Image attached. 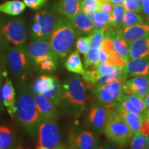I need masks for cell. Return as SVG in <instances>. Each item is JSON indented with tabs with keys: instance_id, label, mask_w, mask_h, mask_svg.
Wrapping results in <instances>:
<instances>
[{
	"instance_id": "30bf717a",
	"label": "cell",
	"mask_w": 149,
	"mask_h": 149,
	"mask_svg": "<svg viewBox=\"0 0 149 149\" xmlns=\"http://www.w3.org/2000/svg\"><path fill=\"white\" fill-rule=\"evenodd\" d=\"M99 146L97 137L93 132L81 128L70 130L68 149H98Z\"/></svg>"
},
{
	"instance_id": "4fadbf2b",
	"label": "cell",
	"mask_w": 149,
	"mask_h": 149,
	"mask_svg": "<svg viewBox=\"0 0 149 149\" xmlns=\"http://www.w3.org/2000/svg\"><path fill=\"white\" fill-rule=\"evenodd\" d=\"M57 13L55 10H44L35 15L33 21L37 22L40 26L39 40H49L59 17Z\"/></svg>"
},
{
	"instance_id": "7bdbcfd3",
	"label": "cell",
	"mask_w": 149,
	"mask_h": 149,
	"mask_svg": "<svg viewBox=\"0 0 149 149\" xmlns=\"http://www.w3.org/2000/svg\"><path fill=\"white\" fill-rule=\"evenodd\" d=\"M113 8H114V4H113L110 1H107V2L101 3V5H100V8H99L98 10L111 13L113 10Z\"/></svg>"
},
{
	"instance_id": "8fae6325",
	"label": "cell",
	"mask_w": 149,
	"mask_h": 149,
	"mask_svg": "<svg viewBox=\"0 0 149 149\" xmlns=\"http://www.w3.org/2000/svg\"><path fill=\"white\" fill-rule=\"evenodd\" d=\"M27 52L31 62L37 68L46 59L57 57L52 50L48 40H33L29 44Z\"/></svg>"
},
{
	"instance_id": "8d00e7d4",
	"label": "cell",
	"mask_w": 149,
	"mask_h": 149,
	"mask_svg": "<svg viewBox=\"0 0 149 149\" xmlns=\"http://www.w3.org/2000/svg\"><path fill=\"white\" fill-rule=\"evenodd\" d=\"M101 2L97 0H83L81 3V10L86 15L93 13L100 8Z\"/></svg>"
},
{
	"instance_id": "52a82bcc",
	"label": "cell",
	"mask_w": 149,
	"mask_h": 149,
	"mask_svg": "<svg viewBox=\"0 0 149 149\" xmlns=\"http://www.w3.org/2000/svg\"><path fill=\"white\" fill-rule=\"evenodd\" d=\"M1 32L6 40L14 46L22 45L26 41L25 22L22 18L11 19L1 26Z\"/></svg>"
},
{
	"instance_id": "9a60e30c",
	"label": "cell",
	"mask_w": 149,
	"mask_h": 149,
	"mask_svg": "<svg viewBox=\"0 0 149 149\" xmlns=\"http://www.w3.org/2000/svg\"><path fill=\"white\" fill-rule=\"evenodd\" d=\"M124 75L126 79L137 76H148L149 57L130 59L124 65Z\"/></svg>"
},
{
	"instance_id": "9c48e42d",
	"label": "cell",
	"mask_w": 149,
	"mask_h": 149,
	"mask_svg": "<svg viewBox=\"0 0 149 149\" xmlns=\"http://www.w3.org/2000/svg\"><path fill=\"white\" fill-rule=\"evenodd\" d=\"M111 104L95 102L91 106L87 115V124L91 130L98 134H103L107 124Z\"/></svg>"
},
{
	"instance_id": "5b68a950",
	"label": "cell",
	"mask_w": 149,
	"mask_h": 149,
	"mask_svg": "<svg viewBox=\"0 0 149 149\" xmlns=\"http://www.w3.org/2000/svg\"><path fill=\"white\" fill-rule=\"evenodd\" d=\"M6 63L15 79L21 82L27 79L33 64L24 44L9 48L6 54Z\"/></svg>"
},
{
	"instance_id": "b9f144b4",
	"label": "cell",
	"mask_w": 149,
	"mask_h": 149,
	"mask_svg": "<svg viewBox=\"0 0 149 149\" xmlns=\"http://www.w3.org/2000/svg\"><path fill=\"white\" fill-rule=\"evenodd\" d=\"M138 131L141 132V133H143L147 137H148L149 136V122L148 120H146V119L143 118L142 122L141 123L140 127Z\"/></svg>"
},
{
	"instance_id": "1f68e13d",
	"label": "cell",
	"mask_w": 149,
	"mask_h": 149,
	"mask_svg": "<svg viewBox=\"0 0 149 149\" xmlns=\"http://www.w3.org/2000/svg\"><path fill=\"white\" fill-rule=\"evenodd\" d=\"M143 22H144V18L141 15L137 13L126 10L124 12V19H123L122 29L132 26L140 24Z\"/></svg>"
},
{
	"instance_id": "83f0119b",
	"label": "cell",
	"mask_w": 149,
	"mask_h": 149,
	"mask_svg": "<svg viewBox=\"0 0 149 149\" xmlns=\"http://www.w3.org/2000/svg\"><path fill=\"white\" fill-rule=\"evenodd\" d=\"M26 5L19 0H12L0 4V13L12 16H17L24 12Z\"/></svg>"
},
{
	"instance_id": "816d5d0a",
	"label": "cell",
	"mask_w": 149,
	"mask_h": 149,
	"mask_svg": "<svg viewBox=\"0 0 149 149\" xmlns=\"http://www.w3.org/2000/svg\"><path fill=\"white\" fill-rule=\"evenodd\" d=\"M97 1L101 3H103V2H107V1H109V0H97Z\"/></svg>"
},
{
	"instance_id": "3957f363",
	"label": "cell",
	"mask_w": 149,
	"mask_h": 149,
	"mask_svg": "<svg viewBox=\"0 0 149 149\" xmlns=\"http://www.w3.org/2000/svg\"><path fill=\"white\" fill-rule=\"evenodd\" d=\"M77 35L71 20L62 15L59 17L48 41L52 50L61 60L70 54Z\"/></svg>"
},
{
	"instance_id": "ba28073f",
	"label": "cell",
	"mask_w": 149,
	"mask_h": 149,
	"mask_svg": "<svg viewBox=\"0 0 149 149\" xmlns=\"http://www.w3.org/2000/svg\"><path fill=\"white\" fill-rule=\"evenodd\" d=\"M126 80L125 77L122 76L107 84L93 87V93L97 101L103 104H112L117 101L124 94L123 86Z\"/></svg>"
},
{
	"instance_id": "c3c4849f",
	"label": "cell",
	"mask_w": 149,
	"mask_h": 149,
	"mask_svg": "<svg viewBox=\"0 0 149 149\" xmlns=\"http://www.w3.org/2000/svg\"><path fill=\"white\" fill-rule=\"evenodd\" d=\"M124 0H109V1L113 4H117V3H121L124 1Z\"/></svg>"
},
{
	"instance_id": "7dc6e473",
	"label": "cell",
	"mask_w": 149,
	"mask_h": 149,
	"mask_svg": "<svg viewBox=\"0 0 149 149\" xmlns=\"http://www.w3.org/2000/svg\"><path fill=\"white\" fill-rule=\"evenodd\" d=\"M144 118L149 122V108H148L146 111L144 113Z\"/></svg>"
},
{
	"instance_id": "681fc988",
	"label": "cell",
	"mask_w": 149,
	"mask_h": 149,
	"mask_svg": "<svg viewBox=\"0 0 149 149\" xmlns=\"http://www.w3.org/2000/svg\"><path fill=\"white\" fill-rule=\"evenodd\" d=\"M144 100L145 104H146V105L147 106V107L149 108V94L144 99Z\"/></svg>"
},
{
	"instance_id": "680465c9",
	"label": "cell",
	"mask_w": 149,
	"mask_h": 149,
	"mask_svg": "<svg viewBox=\"0 0 149 149\" xmlns=\"http://www.w3.org/2000/svg\"><path fill=\"white\" fill-rule=\"evenodd\" d=\"M148 76H149V75H148Z\"/></svg>"
},
{
	"instance_id": "6da1fadb",
	"label": "cell",
	"mask_w": 149,
	"mask_h": 149,
	"mask_svg": "<svg viewBox=\"0 0 149 149\" xmlns=\"http://www.w3.org/2000/svg\"><path fill=\"white\" fill-rule=\"evenodd\" d=\"M15 116L30 135L33 137L37 135L42 117L37 108L33 91L26 85L19 90Z\"/></svg>"
},
{
	"instance_id": "9f6ffc18",
	"label": "cell",
	"mask_w": 149,
	"mask_h": 149,
	"mask_svg": "<svg viewBox=\"0 0 149 149\" xmlns=\"http://www.w3.org/2000/svg\"><path fill=\"white\" fill-rule=\"evenodd\" d=\"M17 149H23V148H17Z\"/></svg>"
},
{
	"instance_id": "bcb514c9",
	"label": "cell",
	"mask_w": 149,
	"mask_h": 149,
	"mask_svg": "<svg viewBox=\"0 0 149 149\" xmlns=\"http://www.w3.org/2000/svg\"><path fill=\"white\" fill-rule=\"evenodd\" d=\"M3 86L1 85V77H0V109H3Z\"/></svg>"
},
{
	"instance_id": "8992f818",
	"label": "cell",
	"mask_w": 149,
	"mask_h": 149,
	"mask_svg": "<svg viewBox=\"0 0 149 149\" xmlns=\"http://www.w3.org/2000/svg\"><path fill=\"white\" fill-rule=\"evenodd\" d=\"M39 146L55 149L61 144V136L57 120L42 119L38 127Z\"/></svg>"
},
{
	"instance_id": "d590c367",
	"label": "cell",
	"mask_w": 149,
	"mask_h": 149,
	"mask_svg": "<svg viewBox=\"0 0 149 149\" xmlns=\"http://www.w3.org/2000/svg\"><path fill=\"white\" fill-rule=\"evenodd\" d=\"M58 57H49L41 63L37 68L46 72H52L57 69L58 66Z\"/></svg>"
},
{
	"instance_id": "ab89813d",
	"label": "cell",
	"mask_w": 149,
	"mask_h": 149,
	"mask_svg": "<svg viewBox=\"0 0 149 149\" xmlns=\"http://www.w3.org/2000/svg\"><path fill=\"white\" fill-rule=\"evenodd\" d=\"M122 5L124 6L126 10L132 11L137 13L141 12V6L139 4L137 0H124L122 2Z\"/></svg>"
},
{
	"instance_id": "6f0895ef",
	"label": "cell",
	"mask_w": 149,
	"mask_h": 149,
	"mask_svg": "<svg viewBox=\"0 0 149 149\" xmlns=\"http://www.w3.org/2000/svg\"><path fill=\"white\" fill-rule=\"evenodd\" d=\"M67 149H68V148H67Z\"/></svg>"
},
{
	"instance_id": "4316f807",
	"label": "cell",
	"mask_w": 149,
	"mask_h": 149,
	"mask_svg": "<svg viewBox=\"0 0 149 149\" xmlns=\"http://www.w3.org/2000/svg\"><path fill=\"white\" fill-rule=\"evenodd\" d=\"M16 141L15 135L10 128L0 126V149H16Z\"/></svg>"
},
{
	"instance_id": "7a4b0ae2",
	"label": "cell",
	"mask_w": 149,
	"mask_h": 149,
	"mask_svg": "<svg viewBox=\"0 0 149 149\" xmlns=\"http://www.w3.org/2000/svg\"><path fill=\"white\" fill-rule=\"evenodd\" d=\"M86 87L81 78L71 75L61 85L60 107L65 112L77 117L86 107Z\"/></svg>"
},
{
	"instance_id": "f35d334b",
	"label": "cell",
	"mask_w": 149,
	"mask_h": 149,
	"mask_svg": "<svg viewBox=\"0 0 149 149\" xmlns=\"http://www.w3.org/2000/svg\"><path fill=\"white\" fill-rule=\"evenodd\" d=\"M117 102H118L126 110V111L135 113V114L139 115V116H141V117L144 118V113H141L140 111H139V110L137 109L127 98H126L125 94H123L118 99Z\"/></svg>"
},
{
	"instance_id": "f546056e",
	"label": "cell",
	"mask_w": 149,
	"mask_h": 149,
	"mask_svg": "<svg viewBox=\"0 0 149 149\" xmlns=\"http://www.w3.org/2000/svg\"><path fill=\"white\" fill-rule=\"evenodd\" d=\"M84 56V64L86 70L97 66L100 56V48H90L88 53Z\"/></svg>"
},
{
	"instance_id": "44dd1931",
	"label": "cell",
	"mask_w": 149,
	"mask_h": 149,
	"mask_svg": "<svg viewBox=\"0 0 149 149\" xmlns=\"http://www.w3.org/2000/svg\"><path fill=\"white\" fill-rule=\"evenodd\" d=\"M111 104L113 107L118 111V113L124 119L127 125L129 126L133 133H135L138 131L139 127H140L141 123L143 120V117L136 115L135 113H131V112L126 111L117 101L113 102Z\"/></svg>"
},
{
	"instance_id": "d6a6232c",
	"label": "cell",
	"mask_w": 149,
	"mask_h": 149,
	"mask_svg": "<svg viewBox=\"0 0 149 149\" xmlns=\"http://www.w3.org/2000/svg\"><path fill=\"white\" fill-rule=\"evenodd\" d=\"M54 104L56 107H60L61 102V85L60 81L56 84L53 90L42 95Z\"/></svg>"
},
{
	"instance_id": "db71d44e",
	"label": "cell",
	"mask_w": 149,
	"mask_h": 149,
	"mask_svg": "<svg viewBox=\"0 0 149 149\" xmlns=\"http://www.w3.org/2000/svg\"><path fill=\"white\" fill-rule=\"evenodd\" d=\"M137 2L139 3V4L141 6V2H142V0H137Z\"/></svg>"
},
{
	"instance_id": "60d3db41",
	"label": "cell",
	"mask_w": 149,
	"mask_h": 149,
	"mask_svg": "<svg viewBox=\"0 0 149 149\" xmlns=\"http://www.w3.org/2000/svg\"><path fill=\"white\" fill-rule=\"evenodd\" d=\"M48 0H23V2L26 6L30 8L38 10L42 8Z\"/></svg>"
},
{
	"instance_id": "e575fe53",
	"label": "cell",
	"mask_w": 149,
	"mask_h": 149,
	"mask_svg": "<svg viewBox=\"0 0 149 149\" xmlns=\"http://www.w3.org/2000/svg\"><path fill=\"white\" fill-rule=\"evenodd\" d=\"M75 46L79 53L85 55L91 48V38L89 36L80 37L76 40Z\"/></svg>"
},
{
	"instance_id": "836d02e7",
	"label": "cell",
	"mask_w": 149,
	"mask_h": 149,
	"mask_svg": "<svg viewBox=\"0 0 149 149\" xmlns=\"http://www.w3.org/2000/svg\"><path fill=\"white\" fill-rule=\"evenodd\" d=\"M107 29H95L92 34L90 35L91 48H100L103 42L105 32Z\"/></svg>"
},
{
	"instance_id": "603a6c76",
	"label": "cell",
	"mask_w": 149,
	"mask_h": 149,
	"mask_svg": "<svg viewBox=\"0 0 149 149\" xmlns=\"http://www.w3.org/2000/svg\"><path fill=\"white\" fill-rule=\"evenodd\" d=\"M58 82H59V80L57 77L51 75H41L33 82L32 91L34 93L43 95L53 90Z\"/></svg>"
},
{
	"instance_id": "5bb4252c",
	"label": "cell",
	"mask_w": 149,
	"mask_h": 149,
	"mask_svg": "<svg viewBox=\"0 0 149 149\" xmlns=\"http://www.w3.org/2000/svg\"><path fill=\"white\" fill-rule=\"evenodd\" d=\"M123 91L125 95L135 94L144 99L149 94V76H137L126 79Z\"/></svg>"
},
{
	"instance_id": "4dcf8cb0",
	"label": "cell",
	"mask_w": 149,
	"mask_h": 149,
	"mask_svg": "<svg viewBox=\"0 0 149 149\" xmlns=\"http://www.w3.org/2000/svg\"><path fill=\"white\" fill-rule=\"evenodd\" d=\"M130 149H148V137L137 131L134 133L130 142Z\"/></svg>"
},
{
	"instance_id": "e0dca14e",
	"label": "cell",
	"mask_w": 149,
	"mask_h": 149,
	"mask_svg": "<svg viewBox=\"0 0 149 149\" xmlns=\"http://www.w3.org/2000/svg\"><path fill=\"white\" fill-rule=\"evenodd\" d=\"M37 108L42 119L57 120V107L51 100L41 94L33 93Z\"/></svg>"
},
{
	"instance_id": "f907efd6",
	"label": "cell",
	"mask_w": 149,
	"mask_h": 149,
	"mask_svg": "<svg viewBox=\"0 0 149 149\" xmlns=\"http://www.w3.org/2000/svg\"><path fill=\"white\" fill-rule=\"evenodd\" d=\"M55 149H67V147L65 146L63 144H59L57 148H55Z\"/></svg>"
},
{
	"instance_id": "74e56055",
	"label": "cell",
	"mask_w": 149,
	"mask_h": 149,
	"mask_svg": "<svg viewBox=\"0 0 149 149\" xmlns=\"http://www.w3.org/2000/svg\"><path fill=\"white\" fill-rule=\"evenodd\" d=\"M126 97L141 113H144L146 111L147 109H148L146 104H145L144 100L142 97H141L140 96L135 94H128L126 95Z\"/></svg>"
},
{
	"instance_id": "ee69618b",
	"label": "cell",
	"mask_w": 149,
	"mask_h": 149,
	"mask_svg": "<svg viewBox=\"0 0 149 149\" xmlns=\"http://www.w3.org/2000/svg\"><path fill=\"white\" fill-rule=\"evenodd\" d=\"M141 12L146 15L147 17H149V0H142L141 4Z\"/></svg>"
},
{
	"instance_id": "2e32d148",
	"label": "cell",
	"mask_w": 149,
	"mask_h": 149,
	"mask_svg": "<svg viewBox=\"0 0 149 149\" xmlns=\"http://www.w3.org/2000/svg\"><path fill=\"white\" fill-rule=\"evenodd\" d=\"M117 32L129 45L134 41L149 37V20L132 26L123 28Z\"/></svg>"
},
{
	"instance_id": "484cf974",
	"label": "cell",
	"mask_w": 149,
	"mask_h": 149,
	"mask_svg": "<svg viewBox=\"0 0 149 149\" xmlns=\"http://www.w3.org/2000/svg\"><path fill=\"white\" fill-rule=\"evenodd\" d=\"M87 15L91 20L95 29H107L108 27L111 26V13L101 10H97L93 13Z\"/></svg>"
},
{
	"instance_id": "cb8c5ba5",
	"label": "cell",
	"mask_w": 149,
	"mask_h": 149,
	"mask_svg": "<svg viewBox=\"0 0 149 149\" xmlns=\"http://www.w3.org/2000/svg\"><path fill=\"white\" fill-rule=\"evenodd\" d=\"M130 59L149 57V37L134 41L129 44Z\"/></svg>"
},
{
	"instance_id": "f1b7e54d",
	"label": "cell",
	"mask_w": 149,
	"mask_h": 149,
	"mask_svg": "<svg viewBox=\"0 0 149 149\" xmlns=\"http://www.w3.org/2000/svg\"><path fill=\"white\" fill-rule=\"evenodd\" d=\"M124 12H125V9L122 3L114 4L113 10L111 13V26L117 31L122 29Z\"/></svg>"
},
{
	"instance_id": "277c9868",
	"label": "cell",
	"mask_w": 149,
	"mask_h": 149,
	"mask_svg": "<svg viewBox=\"0 0 149 149\" xmlns=\"http://www.w3.org/2000/svg\"><path fill=\"white\" fill-rule=\"evenodd\" d=\"M104 133L110 141L121 148L129 146L134 135L129 126L112 104Z\"/></svg>"
},
{
	"instance_id": "ac0fdd59",
	"label": "cell",
	"mask_w": 149,
	"mask_h": 149,
	"mask_svg": "<svg viewBox=\"0 0 149 149\" xmlns=\"http://www.w3.org/2000/svg\"><path fill=\"white\" fill-rule=\"evenodd\" d=\"M82 0H58L55 10L62 16L72 19L81 10Z\"/></svg>"
},
{
	"instance_id": "f6af8a7d",
	"label": "cell",
	"mask_w": 149,
	"mask_h": 149,
	"mask_svg": "<svg viewBox=\"0 0 149 149\" xmlns=\"http://www.w3.org/2000/svg\"><path fill=\"white\" fill-rule=\"evenodd\" d=\"M98 149H120V148H117V147L115 146H113V145L111 144H107V143H104V144H102L101 146H99Z\"/></svg>"
},
{
	"instance_id": "ffe728a7",
	"label": "cell",
	"mask_w": 149,
	"mask_h": 149,
	"mask_svg": "<svg viewBox=\"0 0 149 149\" xmlns=\"http://www.w3.org/2000/svg\"><path fill=\"white\" fill-rule=\"evenodd\" d=\"M107 30L112 38L114 50L122 57V59L126 64L130 60L129 45L119 35L116 30H115L113 27H108Z\"/></svg>"
},
{
	"instance_id": "d4e9b609",
	"label": "cell",
	"mask_w": 149,
	"mask_h": 149,
	"mask_svg": "<svg viewBox=\"0 0 149 149\" xmlns=\"http://www.w3.org/2000/svg\"><path fill=\"white\" fill-rule=\"evenodd\" d=\"M64 66L66 70L69 72L81 74V76H83L86 72V69L81 62L79 53L77 51L72 52L68 55L65 61Z\"/></svg>"
},
{
	"instance_id": "d6986e66",
	"label": "cell",
	"mask_w": 149,
	"mask_h": 149,
	"mask_svg": "<svg viewBox=\"0 0 149 149\" xmlns=\"http://www.w3.org/2000/svg\"><path fill=\"white\" fill-rule=\"evenodd\" d=\"M70 20L73 24L77 35L81 36H89L94 31V26L91 22V20L82 10H80Z\"/></svg>"
},
{
	"instance_id": "7c38bea8",
	"label": "cell",
	"mask_w": 149,
	"mask_h": 149,
	"mask_svg": "<svg viewBox=\"0 0 149 149\" xmlns=\"http://www.w3.org/2000/svg\"><path fill=\"white\" fill-rule=\"evenodd\" d=\"M99 62L100 64L104 62L109 65H112L115 67H122V68H124L125 65V62L122 59V57L114 50L112 38L107 29H106L104 41L100 48Z\"/></svg>"
},
{
	"instance_id": "11a10c76",
	"label": "cell",
	"mask_w": 149,
	"mask_h": 149,
	"mask_svg": "<svg viewBox=\"0 0 149 149\" xmlns=\"http://www.w3.org/2000/svg\"><path fill=\"white\" fill-rule=\"evenodd\" d=\"M148 149H149V136L148 137Z\"/></svg>"
},
{
	"instance_id": "7402d4cb",
	"label": "cell",
	"mask_w": 149,
	"mask_h": 149,
	"mask_svg": "<svg viewBox=\"0 0 149 149\" xmlns=\"http://www.w3.org/2000/svg\"><path fill=\"white\" fill-rule=\"evenodd\" d=\"M3 106L6 108L9 115L14 117L16 113L15 91L12 81L8 78L6 79L3 86Z\"/></svg>"
},
{
	"instance_id": "f5cc1de1",
	"label": "cell",
	"mask_w": 149,
	"mask_h": 149,
	"mask_svg": "<svg viewBox=\"0 0 149 149\" xmlns=\"http://www.w3.org/2000/svg\"><path fill=\"white\" fill-rule=\"evenodd\" d=\"M37 149H49V148H46V147H43V146H39Z\"/></svg>"
}]
</instances>
